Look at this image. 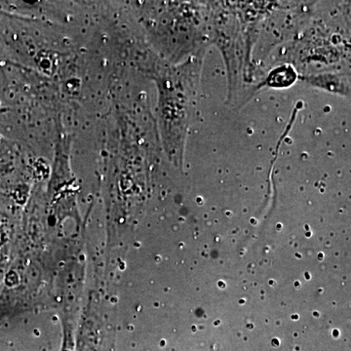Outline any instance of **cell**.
I'll return each mask as SVG.
<instances>
[{"label":"cell","mask_w":351,"mask_h":351,"mask_svg":"<svg viewBox=\"0 0 351 351\" xmlns=\"http://www.w3.org/2000/svg\"><path fill=\"white\" fill-rule=\"evenodd\" d=\"M204 51L191 55L182 63L164 64L154 75L158 96L157 127L163 151L175 163H181L184 158Z\"/></svg>","instance_id":"6da1fadb"},{"label":"cell","mask_w":351,"mask_h":351,"mask_svg":"<svg viewBox=\"0 0 351 351\" xmlns=\"http://www.w3.org/2000/svg\"><path fill=\"white\" fill-rule=\"evenodd\" d=\"M138 17L149 43L167 64L205 50L209 40L200 5L184 2H141ZM210 41V40H209Z\"/></svg>","instance_id":"7a4b0ae2"}]
</instances>
